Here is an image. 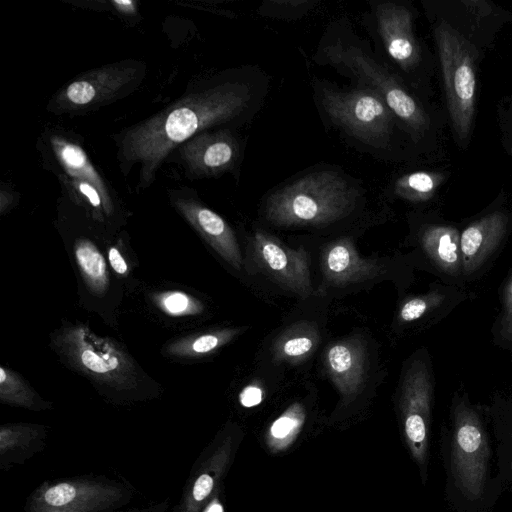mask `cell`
Listing matches in <instances>:
<instances>
[{"instance_id": "17", "label": "cell", "mask_w": 512, "mask_h": 512, "mask_svg": "<svg viewBox=\"0 0 512 512\" xmlns=\"http://www.w3.org/2000/svg\"><path fill=\"white\" fill-rule=\"evenodd\" d=\"M321 268L325 279L337 286L362 282L384 271L377 261L362 258L349 238L338 239L324 248Z\"/></svg>"}, {"instance_id": "5", "label": "cell", "mask_w": 512, "mask_h": 512, "mask_svg": "<svg viewBox=\"0 0 512 512\" xmlns=\"http://www.w3.org/2000/svg\"><path fill=\"white\" fill-rule=\"evenodd\" d=\"M127 485L104 476L49 480L27 498L25 512H112L130 502Z\"/></svg>"}, {"instance_id": "15", "label": "cell", "mask_w": 512, "mask_h": 512, "mask_svg": "<svg viewBox=\"0 0 512 512\" xmlns=\"http://www.w3.org/2000/svg\"><path fill=\"white\" fill-rule=\"evenodd\" d=\"M379 34L391 59L405 72L414 71L422 61V50L413 32V15L392 2L376 8Z\"/></svg>"}, {"instance_id": "25", "label": "cell", "mask_w": 512, "mask_h": 512, "mask_svg": "<svg viewBox=\"0 0 512 512\" xmlns=\"http://www.w3.org/2000/svg\"><path fill=\"white\" fill-rule=\"evenodd\" d=\"M500 310L491 328L495 346L512 352V268L499 289Z\"/></svg>"}, {"instance_id": "33", "label": "cell", "mask_w": 512, "mask_h": 512, "mask_svg": "<svg viewBox=\"0 0 512 512\" xmlns=\"http://www.w3.org/2000/svg\"><path fill=\"white\" fill-rule=\"evenodd\" d=\"M204 512H223V507L216 497H214L204 509Z\"/></svg>"}, {"instance_id": "19", "label": "cell", "mask_w": 512, "mask_h": 512, "mask_svg": "<svg viewBox=\"0 0 512 512\" xmlns=\"http://www.w3.org/2000/svg\"><path fill=\"white\" fill-rule=\"evenodd\" d=\"M476 297V294L467 289L441 281L435 282L427 292L404 301L399 309L398 319L403 324H413L421 320L437 322L446 318L462 303Z\"/></svg>"}, {"instance_id": "21", "label": "cell", "mask_w": 512, "mask_h": 512, "mask_svg": "<svg viewBox=\"0 0 512 512\" xmlns=\"http://www.w3.org/2000/svg\"><path fill=\"white\" fill-rule=\"evenodd\" d=\"M46 431L30 424L4 425L0 429V468L7 471L43 450Z\"/></svg>"}, {"instance_id": "6", "label": "cell", "mask_w": 512, "mask_h": 512, "mask_svg": "<svg viewBox=\"0 0 512 512\" xmlns=\"http://www.w3.org/2000/svg\"><path fill=\"white\" fill-rule=\"evenodd\" d=\"M452 469L462 493L479 498L484 489L488 463V442L477 406L464 389L452 397Z\"/></svg>"}, {"instance_id": "2", "label": "cell", "mask_w": 512, "mask_h": 512, "mask_svg": "<svg viewBox=\"0 0 512 512\" xmlns=\"http://www.w3.org/2000/svg\"><path fill=\"white\" fill-rule=\"evenodd\" d=\"M357 197L358 192L340 174L315 172L272 193L265 216L280 227L326 225L349 215Z\"/></svg>"}, {"instance_id": "28", "label": "cell", "mask_w": 512, "mask_h": 512, "mask_svg": "<svg viewBox=\"0 0 512 512\" xmlns=\"http://www.w3.org/2000/svg\"><path fill=\"white\" fill-rule=\"evenodd\" d=\"M167 312L173 315L183 314L192 311L195 308L191 299L184 293L173 292L167 294L162 301Z\"/></svg>"}, {"instance_id": "29", "label": "cell", "mask_w": 512, "mask_h": 512, "mask_svg": "<svg viewBox=\"0 0 512 512\" xmlns=\"http://www.w3.org/2000/svg\"><path fill=\"white\" fill-rule=\"evenodd\" d=\"M263 398L264 392L262 388L252 384L243 388L239 394V401L246 408L257 406L262 402Z\"/></svg>"}, {"instance_id": "8", "label": "cell", "mask_w": 512, "mask_h": 512, "mask_svg": "<svg viewBox=\"0 0 512 512\" xmlns=\"http://www.w3.org/2000/svg\"><path fill=\"white\" fill-rule=\"evenodd\" d=\"M434 390L431 357L426 349H421L405 367L399 399L405 440L421 467L426 464Z\"/></svg>"}, {"instance_id": "7", "label": "cell", "mask_w": 512, "mask_h": 512, "mask_svg": "<svg viewBox=\"0 0 512 512\" xmlns=\"http://www.w3.org/2000/svg\"><path fill=\"white\" fill-rule=\"evenodd\" d=\"M321 103L335 124L361 142L379 148L388 144L395 116L375 90L342 92L324 87Z\"/></svg>"}, {"instance_id": "14", "label": "cell", "mask_w": 512, "mask_h": 512, "mask_svg": "<svg viewBox=\"0 0 512 512\" xmlns=\"http://www.w3.org/2000/svg\"><path fill=\"white\" fill-rule=\"evenodd\" d=\"M232 450V437L227 436L201 455L187 478L174 512H202L206 508L227 471Z\"/></svg>"}, {"instance_id": "26", "label": "cell", "mask_w": 512, "mask_h": 512, "mask_svg": "<svg viewBox=\"0 0 512 512\" xmlns=\"http://www.w3.org/2000/svg\"><path fill=\"white\" fill-rule=\"evenodd\" d=\"M77 262L91 283L102 287L106 283V264L102 254L90 242L80 241L75 248Z\"/></svg>"}, {"instance_id": "1", "label": "cell", "mask_w": 512, "mask_h": 512, "mask_svg": "<svg viewBox=\"0 0 512 512\" xmlns=\"http://www.w3.org/2000/svg\"><path fill=\"white\" fill-rule=\"evenodd\" d=\"M251 100L248 87L224 80L197 87L117 137L118 160L129 173L137 165L138 188H148L166 158L185 141L234 120Z\"/></svg>"}, {"instance_id": "13", "label": "cell", "mask_w": 512, "mask_h": 512, "mask_svg": "<svg viewBox=\"0 0 512 512\" xmlns=\"http://www.w3.org/2000/svg\"><path fill=\"white\" fill-rule=\"evenodd\" d=\"M174 151L187 177L196 179L215 176L230 169L238 158L239 144L228 130H206Z\"/></svg>"}, {"instance_id": "24", "label": "cell", "mask_w": 512, "mask_h": 512, "mask_svg": "<svg viewBox=\"0 0 512 512\" xmlns=\"http://www.w3.org/2000/svg\"><path fill=\"white\" fill-rule=\"evenodd\" d=\"M446 177V174L437 171L408 173L397 179L394 191L396 195L407 201L427 202L434 197Z\"/></svg>"}, {"instance_id": "4", "label": "cell", "mask_w": 512, "mask_h": 512, "mask_svg": "<svg viewBox=\"0 0 512 512\" xmlns=\"http://www.w3.org/2000/svg\"><path fill=\"white\" fill-rule=\"evenodd\" d=\"M323 56L333 66L354 75L378 92L415 142L431 129V119L419 101L403 83L362 48L345 42L326 45Z\"/></svg>"}, {"instance_id": "16", "label": "cell", "mask_w": 512, "mask_h": 512, "mask_svg": "<svg viewBox=\"0 0 512 512\" xmlns=\"http://www.w3.org/2000/svg\"><path fill=\"white\" fill-rule=\"evenodd\" d=\"M175 206L235 269L242 265V256L236 236L226 221L211 209L205 207L185 191L174 192Z\"/></svg>"}, {"instance_id": "34", "label": "cell", "mask_w": 512, "mask_h": 512, "mask_svg": "<svg viewBox=\"0 0 512 512\" xmlns=\"http://www.w3.org/2000/svg\"><path fill=\"white\" fill-rule=\"evenodd\" d=\"M507 145H508L507 149H508L509 153L512 155V141L510 142V144H507Z\"/></svg>"}, {"instance_id": "18", "label": "cell", "mask_w": 512, "mask_h": 512, "mask_svg": "<svg viewBox=\"0 0 512 512\" xmlns=\"http://www.w3.org/2000/svg\"><path fill=\"white\" fill-rule=\"evenodd\" d=\"M323 362L344 397L359 392L366 378V353L360 340L352 337L332 343L323 355Z\"/></svg>"}, {"instance_id": "27", "label": "cell", "mask_w": 512, "mask_h": 512, "mask_svg": "<svg viewBox=\"0 0 512 512\" xmlns=\"http://www.w3.org/2000/svg\"><path fill=\"white\" fill-rule=\"evenodd\" d=\"M82 365L96 373H107L119 366V359L111 353H103L91 348L84 349L80 353Z\"/></svg>"}, {"instance_id": "32", "label": "cell", "mask_w": 512, "mask_h": 512, "mask_svg": "<svg viewBox=\"0 0 512 512\" xmlns=\"http://www.w3.org/2000/svg\"><path fill=\"white\" fill-rule=\"evenodd\" d=\"M114 5H116L121 12L129 13L134 11L135 3L132 1H114Z\"/></svg>"}, {"instance_id": "30", "label": "cell", "mask_w": 512, "mask_h": 512, "mask_svg": "<svg viewBox=\"0 0 512 512\" xmlns=\"http://www.w3.org/2000/svg\"><path fill=\"white\" fill-rule=\"evenodd\" d=\"M108 258L112 268L118 274H125L127 272L128 266L121 253L116 248L112 247L109 250Z\"/></svg>"}, {"instance_id": "23", "label": "cell", "mask_w": 512, "mask_h": 512, "mask_svg": "<svg viewBox=\"0 0 512 512\" xmlns=\"http://www.w3.org/2000/svg\"><path fill=\"white\" fill-rule=\"evenodd\" d=\"M306 418L301 403L291 404L268 428L266 443L269 449L278 453L289 448L300 434Z\"/></svg>"}, {"instance_id": "9", "label": "cell", "mask_w": 512, "mask_h": 512, "mask_svg": "<svg viewBox=\"0 0 512 512\" xmlns=\"http://www.w3.org/2000/svg\"><path fill=\"white\" fill-rule=\"evenodd\" d=\"M144 74V64L122 61L87 71L62 87L50 100L55 113L85 112L109 103L134 88Z\"/></svg>"}, {"instance_id": "31", "label": "cell", "mask_w": 512, "mask_h": 512, "mask_svg": "<svg viewBox=\"0 0 512 512\" xmlns=\"http://www.w3.org/2000/svg\"><path fill=\"white\" fill-rule=\"evenodd\" d=\"M169 508V499H166L162 502L149 506L141 512H168Z\"/></svg>"}, {"instance_id": "12", "label": "cell", "mask_w": 512, "mask_h": 512, "mask_svg": "<svg viewBox=\"0 0 512 512\" xmlns=\"http://www.w3.org/2000/svg\"><path fill=\"white\" fill-rule=\"evenodd\" d=\"M460 238L461 227L440 218L424 222L416 233L420 251L439 280L466 289Z\"/></svg>"}, {"instance_id": "10", "label": "cell", "mask_w": 512, "mask_h": 512, "mask_svg": "<svg viewBox=\"0 0 512 512\" xmlns=\"http://www.w3.org/2000/svg\"><path fill=\"white\" fill-rule=\"evenodd\" d=\"M512 233V210L491 206L461 227V253L466 283L481 278Z\"/></svg>"}, {"instance_id": "3", "label": "cell", "mask_w": 512, "mask_h": 512, "mask_svg": "<svg viewBox=\"0 0 512 512\" xmlns=\"http://www.w3.org/2000/svg\"><path fill=\"white\" fill-rule=\"evenodd\" d=\"M448 115L457 144L466 148L473 130L479 51L444 18L434 24Z\"/></svg>"}, {"instance_id": "22", "label": "cell", "mask_w": 512, "mask_h": 512, "mask_svg": "<svg viewBox=\"0 0 512 512\" xmlns=\"http://www.w3.org/2000/svg\"><path fill=\"white\" fill-rule=\"evenodd\" d=\"M319 342L317 327L309 322H298L286 329L273 345L278 361L297 363L308 357Z\"/></svg>"}, {"instance_id": "11", "label": "cell", "mask_w": 512, "mask_h": 512, "mask_svg": "<svg viewBox=\"0 0 512 512\" xmlns=\"http://www.w3.org/2000/svg\"><path fill=\"white\" fill-rule=\"evenodd\" d=\"M251 247L255 262L270 278L301 297L311 294L309 257L304 248L292 249L261 230L253 234Z\"/></svg>"}, {"instance_id": "20", "label": "cell", "mask_w": 512, "mask_h": 512, "mask_svg": "<svg viewBox=\"0 0 512 512\" xmlns=\"http://www.w3.org/2000/svg\"><path fill=\"white\" fill-rule=\"evenodd\" d=\"M49 149L60 169L59 176L92 184L100 192L106 211L112 209L110 187L79 144L66 136L53 134L49 137Z\"/></svg>"}]
</instances>
